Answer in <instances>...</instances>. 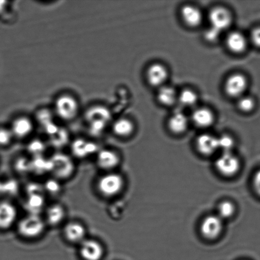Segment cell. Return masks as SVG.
<instances>
[{"label":"cell","mask_w":260,"mask_h":260,"mask_svg":"<svg viewBox=\"0 0 260 260\" xmlns=\"http://www.w3.org/2000/svg\"><path fill=\"white\" fill-rule=\"evenodd\" d=\"M56 118L64 122H71L80 113V104L75 95L63 92L56 96L52 109Z\"/></svg>","instance_id":"obj_1"},{"label":"cell","mask_w":260,"mask_h":260,"mask_svg":"<svg viewBox=\"0 0 260 260\" xmlns=\"http://www.w3.org/2000/svg\"><path fill=\"white\" fill-rule=\"evenodd\" d=\"M111 113L106 106L94 105L91 106L85 114V122L88 124L89 131L94 135H101L110 124Z\"/></svg>","instance_id":"obj_2"},{"label":"cell","mask_w":260,"mask_h":260,"mask_svg":"<svg viewBox=\"0 0 260 260\" xmlns=\"http://www.w3.org/2000/svg\"><path fill=\"white\" fill-rule=\"evenodd\" d=\"M45 226V221L43 218L36 214H32L18 222L17 231L23 238L35 239L42 235Z\"/></svg>","instance_id":"obj_3"},{"label":"cell","mask_w":260,"mask_h":260,"mask_svg":"<svg viewBox=\"0 0 260 260\" xmlns=\"http://www.w3.org/2000/svg\"><path fill=\"white\" fill-rule=\"evenodd\" d=\"M123 177L118 173L108 172L102 176L98 182V190L102 196L111 198L119 194L123 189Z\"/></svg>","instance_id":"obj_4"},{"label":"cell","mask_w":260,"mask_h":260,"mask_svg":"<svg viewBox=\"0 0 260 260\" xmlns=\"http://www.w3.org/2000/svg\"><path fill=\"white\" fill-rule=\"evenodd\" d=\"M34 119L25 115L15 117L9 126L15 139H24L29 137L35 128Z\"/></svg>","instance_id":"obj_5"},{"label":"cell","mask_w":260,"mask_h":260,"mask_svg":"<svg viewBox=\"0 0 260 260\" xmlns=\"http://www.w3.org/2000/svg\"><path fill=\"white\" fill-rule=\"evenodd\" d=\"M216 169L226 177L236 174L240 169V161L231 152H223L216 160Z\"/></svg>","instance_id":"obj_6"},{"label":"cell","mask_w":260,"mask_h":260,"mask_svg":"<svg viewBox=\"0 0 260 260\" xmlns=\"http://www.w3.org/2000/svg\"><path fill=\"white\" fill-rule=\"evenodd\" d=\"M79 255L82 260H102L104 256V249L99 241L86 239L80 244Z\"/></svg>","instance_id":"obj_7"},{"label":"cell","mask_w":260,"mask_h":260,"mask_svg":"<svg viewBox=\"0 0 260 260\" xmlns=\"http://www.w3.org/2000/svg\"><path fill=\"white\" fill-rule=\"evenodd\" d=\"M18 211L16 206L7 200L0 201V231L12 228L16 223Z\"/></svg>","instance_id":"obj_8"},{"label":"cell","mask_w":260,"mask_h":260,"mask_svg":"<svg viewBox=\"0 0 260 260\" xmlns=\"http://www.w3.org/2000/svg\"><path fill=\"white\" fill-rule=\"evenodd\" d=\"M209 20L211 27L222 32L230 26L233 22V16L228 9L217 7L211 10L209 14Z\"/></svg>","instance_id":"obj_9"},{"label":"cell","mask_w":260,"mask_h":260,"mask_svg":"<svg viewBox=\"0 0 260 260\" xmlns=\"http://www.w3.org/2000/svg\"><path fill=\"white\" fill-rule=\"evenodd\" d=\"M248 88V80L241 74H234L226 79L225 92L231 98H241Z\"/></svg>","instance_id":"obj_10"},{"label":"cell","mask_w":260,"mask_h":260,"mask_svg":"<svg viewBox=\"0 0 260 260\" xmlns=\"http://www.w3.org/2000/svg\"><path fill=\"white\" fill-rule=\"evenodd\" d=\"M50 170L55 176L61 178L68 177L72 173L73 164L70 157L65 154H57L49 162Z\"/></svg>","instance_id":"obj_11"},{"label":"cell","mask_w":260,"mask_h":260,"mask_svg":"<svg viewBox=\"0 0 260 260\" xmlns=\"http://www.w3.org/2000/svg\"><path fill=\"white\" fill-rule=\"evenodd\" d=\"M223 229L222 219L218 216H209L203 220L200 231L204 237L208 239H215L220 235Z\"/></svg>","instance_id":"obj_12"},{"label":"cell","mask_w":260,"mask_h":260,"mask_svg":"<svg viewBox=\"0 0 260 260\" xmlns=\"http://www.w3.org/2000/svg\"><path fill=\"white\" fill-rule=\"evenodd\" d=\"M118 154L113 150L104 149L97 152L96 162L99 168L110 172L120 163Z\"/></svg>","instance_id":"obj_13"},{"label":"cell","mask_w":260,"mask_h":260,"mask_svg":"<svg viewBox=\"0 0 260 260\" xmlns=\"http://www.w3.org/2000/svg\"><path fill=\"white\" fill-rule=\"evenodd\" d=\"M64 236L66 240L72 244H81L86 239V231L82 224L71 221L63 229Z\"/></svg>","instance_id":"obj_14"},{"label":"cell","mask_w":260,"mask_h":260,"mask_svg":"<svg viewBox=\"0 0 260 260\" xmlns=\"http://www.w3.org/2000/svg\"><path fill=\"white\" fill-rule=\"evenodd\" d=\"M168 76L169 73L167 68L161 63H154L150 66L147 71L148 82L154 86H162L167 80Z\"/></svg>","instance_id":"obj_15"},{"label":"cell","mask_w":260,"mask_h":260,"mask_svg":"<svg viewBox=\"0 0 260 260\" xmlns=\"http://www.w3.org/2000/svg\"><path fill=\"white\" fill-rule=\"evenodd\" d=\"M182 18L188 26L196 27L201 24L203 16L202 12L198 8L192 5H185L181 10Z\"/></svg>","instance_id":"obj_16"},{"label":"cell","mask_w":260,"mask_h":260,"mask_svg":"<svg viewBox=\"0 0 260 260\" xmlns=\"http://www.w3.org/2000/svg\"><path fill=\"white\" fill-rule=\"evenodd\" d=\"M110 126L112 132L118 137H128L134 130L133 122L127 118L117 119L111 122Z\"/></svg>","instance_id":"obj_17"},{"label":"cell","mask_w":260,"mask_h":260,"mask_svg":"<svg viewBox=\"0 0 260 260\" xmlns=\"http://www.w3.org/2000/svg\"><path fill=\"white\" fill-rule=\"evenodd\" d=\"M197 147L201 154H213L218 149V138L209 134H203L197 138Z\"/></svg>","instance_id":"obj_18"},{"label":"cell","mask_w":260,"mask_h":260,"mask_svg":"<svg viewBox=\"0 0 260 260\" xmlns=\"http://www.w3.org/2000/svg\"><path fill=\"white\" fill-rule=\"evenodd\" d=\"M226 43L229 50L238 54L244 52L248 46L245 37L242 33L237 31L231 32L228 35Z\"/></svg>","instance_id":"obj_19"},{"label":"cell","mask_w":260,"mask_h":260,"mask_svg":"<svg viewBox=\"0 0 260 260\" xmlns=\"http://www.w3.org/2000/svg\"><path fill=\"white\" fill-rule=\"evenodd\" d=\"M192 118L193 123L200 128H208L215 121L214 114L207 108L197 109L193 112Z\"/></svg>","instance_id":"obj_20"},{"label":"cell","mask_w":260,"mask_h":260,"mask_svg":"<svg viewBox=\"0 0 260 260\" xmlns=\"http://www.w3.org/2000/svg\"><path fill=\"white\" fill-rule=\"evenodd\" d=\"M96 145L94 143L86 141L83 139H76L73 142V154L79 158H83L96 151Z\"/></svg>","instance_id":"obj_21"},{"label":"cell","mask_w":260,"mask_h":260,"mask_svg":"<svg viewBox=\"0 0 260 260\" xmlns=\"http://www.w3.org/2000/svg\"><path fill=\"white\" fill-rule=\"evenodd\" d=\"M65 209L59 204L49 206L46 211V222L52 226L60 225L65 220Z\"/></svg>","instance_id":"obj_22"},{"label":"cell","mask_w":260,"mask_h":260,"mask_svg":"<svg viewBox=\"0 0 260 260\" xmlns=\"http://www.w3.org/2000/svg\"><path fill=\"white\" fill-rule=\"evenodd\" d=\"M188 127V118L184 114L178 112L170 117L169 120V128L174 134H183L187 129Z\"/></svg>","instance_id":"obj_23"},{"label":"cell","mask_w":260,"mask_h":260,"mask_svg":"<svg viewBox=\"0 0 260 260\" xmlns=\"http://www.w3.org/2000/svg\"><path fill=\"white\" fill-rule=\"evenodd\" d=\"M157 99L162 105L172 106L178 99L177 91L171 86H162L158 91Z\"/></svg>","instance_id":"obj_24"},{"label":"cell","mask_w":260,"mask_h":260,"mask_svg":"<svg viewBox=\"0 0 260 260\" xmlns=\"http://www.w3.org/2000/svg\"><path fill=\"white\" fill-rule=\"evenodd\" d=\"M178 99L183 106L192 107L197 103L198 96L195 91L189 89H185L181 92Z\"/></svg>","instance_id":"obj_25"},{"label":"cell","mask_w":260,"mask_h":260,"mask_svg":"<svg viewBox=\"0 0 260 260\" xmlns=\"http://www.w3.org/2000/svg\"><path fill=\"white\" fill-rule=\"evenodd\" d=\"M15 139L9 127L0 126V147H6Z\"/></svg>","instance_id":"obj_26"},{"label":"cell","mask_w":260,"mask_h":260,"mask_svg":"<svg viewBox=\"0 0 260 260\" xmlns=\"http://www.w3.org/2000/svg\"><path fill=\"white\" fill-rule=\"evenodd\" d=\"M235 207L233 203L229 201L221 203L218 207L219 217L220 218H228L234 215Z\"/></svg>","instance_id":"obj_27"},{"label":"cell","mask_w":260,"mask_h":260,"mask_svg":"<svg viewBox=\"0 0 260 260\" xmlns=\"http://www.w3.org/2000/svg\"><path fill=\"white\" fill-rule=\"evenodd\" d=\"M256 102L251 96H241L238 103L239 109L244 113H249L255 108Z\"/></svg>","instance_id":"obj_28"},{"label":"cell","mask_w":260,"mask_h":260,"mask_svg":"<svg viewBox=\"0 0 260 260\" xmlns=\"http://www.w3.org/2000/svg\"><path fill=\"white\" fill-rule=\"evenodd\" d=\"M218 149L223 150V152H231L234 145V140L229 135H224L218 138Z\"/></svg>","instance_id":"obj_29"},{"label":"cell","mask_w":260,"mask_h":260,"mask_svg":"<svg viewBox=\"0 0 260 260\" xmlns=\"http://www.w3.org/2000/svg\"><path fill=\"white\" fill-rule=\"evenodd\" d=\"M221 32H222L215 29V28L210 27V28L206 30L204 37H205V40L208 41V42L215 43L217 42L219 38H220Z\"/></svg>","instance_id":"obj_30"},{"label":"cell","mask_w":260,"mask_h":260,"mask_svg":"<svg viewBox=\"0 0 260 260\" xmlns=\"http://www.w3.org/2000/svg\"><path fill=\"white\" fill-rule=\"evenodd\" d=\"M30 147L31 151L36 154V153L42 152L44 149L45 146L42 142L40 140H35L31 143Z\"/></svg>","instance_id":"obj_31"},{"label":"cell","mask_w":260,"mask_h":260,"mask_svg":"<svg viewBox=\"0 0 260 260\" xmlns=\"http://www.w3.org/2000/svg\"><path fill=\"white\" fill-rule=\"evenodd\" d=\"M251 40L256 47L260 48V27L256 28L252 32Z\"/></svg>","instance_id":"obj_32"},{"label":"cell","mask_w":260,"mask_h":260,"mask_svg":"<svg viewBox=\"0 0 260 260\" xmlns=\"http://www.w3.org/2000/svg\"><path fill=\"white\" fill-rule=\"evenodd\" d=\"M253 186L254 190L260 196V170L257 172L256 175H254L253 179Z\"/></svg>","instance_id":"obj_33"},{"label":"cell","mask_w":260,"mask_h":260,"mask_svg":"<svg viewBox=\"0 0 260 260\" xmlns=\"http://www.w3.org/2000/svg\"><path fill=\"white\" fill-rule=\"evenodd\" d=\"M9 2L6 1H0V16L6 12L9 6Z\"/></svg>","instance_id":"obj_34"},{"label":"cell","mask_w":260,"mask_h":260,"mask_svg":"<svg viewBox=\"0 0 260 260\" xmlns=\"http://www.w3.org/2000/svg\"><path fill=\"white\" fill-rule=\"evenodd\" d=\"M47 188L50 192H57L58 190V185L54 182H49L47 183Z\"/></svg>","instance_id":"obj_35"}]
</instances>
